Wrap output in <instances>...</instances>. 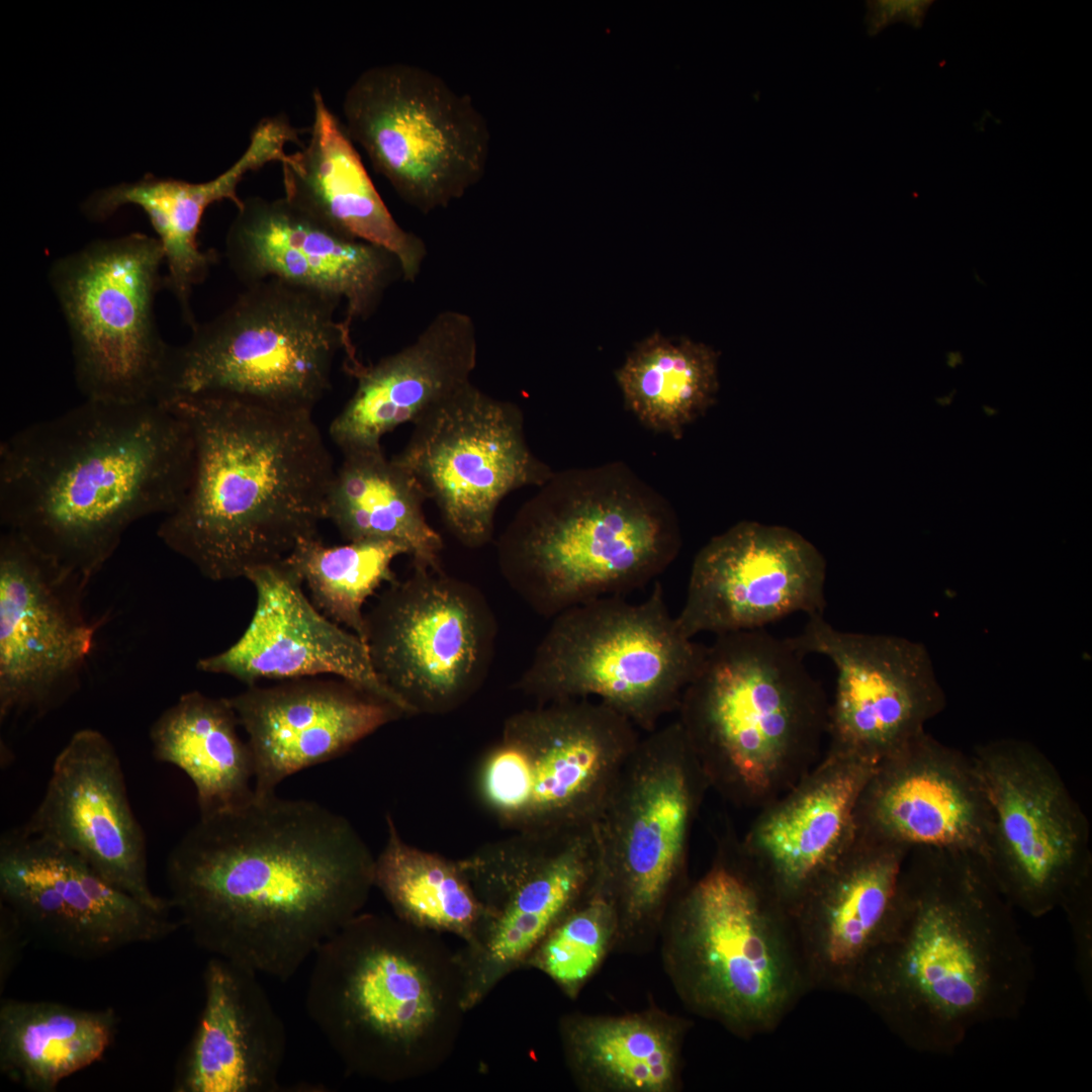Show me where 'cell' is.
Wrapping results in <instances>:
<instances>
[{"mask_svg": "<svg viewBox=\"0 0 1092 1092\" xmlns=\"http://www.w3.org/2000/svg\"><path fill=\"white\" fill-rule=\"evenodd\" d=\"M374 863L344 816L254 792L199 816L177 842L166 862L168 899L201 948L286 981L361 912Z\"/></svg>", "mask_w": 1092, "mask_h": 1092, "instance_id": "6da1fadb", "label": "cell"}, {"mask_svg": "<svg viewBox=\"0 0 1092 1092\" xmlns=\"http://www.w3.org/2000/svg\"><path fill=\"white\" fill-rule=\"evenodd\" d=\"M1033 979L1013 907L984 860L915 847L850 995L910 1049L949 1055L975 1027L1016 1018Z\"/></svg>", "mask_w": 1092, "mask_h": 1092, "instance_id": "7a4b0ae2", "label": "cell"}, {"mask_svg": "<svg viewBox=\"0 0 1092 1092\" xmlns=\"http://www.w3.org/2000/svg\"><path fill=\"white\" fill-rule=\"evenodd\" d=\"M193 455L167 403L85 399L1 443V526L90 582L134 523L179 504Z\"/></svg>", "mask_w": 1092, "mask_h": 1092, "instance_id": "3957f363", "label": "cell"}, {"mask_svg": "<svg viewBox=\"0 0 1092 1092\" xmlns=\"http://www.w3.org/2000/svg\"><path fill=\"white\" fill-rule=\"evenodd\" d=\"M193 467L160 540L212 581L245 578L317 536L335 472L313 411L229 394H177Z\"/></svg>", "mask_w": 1092, "mask_h": 1092, "instance_id": "277c9868", "label": "cell"}, {"mask_svg": "<svg viewBox=\"0 0 1092 1092\" xmlns=\"http://www.w3.org/2000/svg\"><path fill=\"white\" fill-rule=\"evenodd\" d=\"M312 957L306 1011L348 1072L400 1083L452 1057L464 979L440 933L360 912Z\"/></svg>", "mask_w": 1092, "mask_h": 1092, "instance_id": "5b68a950", "label": "cell"}, {"mask_svg": "<svg viewBox=\"0 0 1092 1092\" xmlns=\"http://www.w3.org/2000/svg\"><path fill=\"white\" fill-rule=\"evenodd\" d=\"M681 529L671 504L623 462L553 474L497 543L498 564L535 613L631 594L675 560Z\"/></svg>", "mask_w": 1092, "mask_h": 1092, "instance_id": "8992f818", "label": "cell"}, {"mask_svg": "<svg viewBox=\"0 0 1092 1092\" xmlns=\"http://www.w3.org/2000/svg\"><path fill=\"white\" fill-rule=\"evenodd\" d=\"M787 638L716 635L686 687L676 721L710 790L761 809L821 759L829 700Z\"/></svg>", "mask_w": 1092, "mask_h": 1092, "instance_id": "52a82bcc", "label": "cell"}, {"mask_svg": "<svg viewBox=\"0 0 1092 1092\" xmlns=\"http://www.w3.org/2000/svg\"><path fill=\"white\" fill-rule=\"evenodd\" d=\"M662 926L663 966L679 999L736 1036L771 1033L812 991L790 911L731 833Z\"/></svg>", "mask_w": 1092, "mask_h": 1092, "instance_id": "ba28073f", "label": "cell"}, {"mask_svg": "<svg viewBox=\"0 0 1092 1092\" xmlns=\"http://www.w3.org/2000/svg\"><path fill=\"white\" fill-rule=\"evenodd\" d=\"M341 301L270 278L249 286L214 318L173 347L170 396L217 393L312 410L331 387L335 358L351 374L363 363Z\"/></svg>", "mask_w": 1092, "mask_h": 1092, "instance_id": "9c48e42d", "label": "cell"}, {"mask_svg": "<svg viewBox=\"0 0 1092 1092\" xmlns=\"http://www.w3.org/2000/svg\"><path fill=\"white\" fill-rule=\"evenodd\" d=\"M552 619L516 688L537 704L599 701L646 732L676 711L706 653L681 632L658 581L640 603L604 597Z\"/></svg>", "mask_w": 1092, "mask_h": 1092, "instance_id": "30bf717a", "label": "cell"}, {"mask_svg": "<svg viewBox=\"0 0 1092 1092\" xmlns=\"http://www.w3.org/2000/svg\"><path fill=\"white\" fill-rule=\"evenodd\" d=\"M991 810L985 864L1012 905L1067 915L1076 961L1092 960L1090 826L1060 772L1032 743L1001 738L971 755Z\"/></svg>", "mask_w": 1092, "mask_h": 1092, "instance_id": "8fae6325", "label": "cell"}, {"mask_svg": "<svg viewBox=\"0 0 1092 1092\" xmlns=\"http://www.w3.org/2000/svg\"><path fill=\"white\" fill-rule=\"evenodd\" d=\"M626 717L592 699L537 704L510 716L480 764L482 803L511 832L596 824L640 739Z\"/></svg>", "mask_w": 1092, "mask_h": 1092, "instance_id": "7c38bea8", "label": "cell"}, {"mask_svg": "<svg viewBox=\"0 0 1092 1092\" xmlns=\"http://www.w3.org/2000/svg\"><path fill=\"white\" fill-rule=\"evenodd\" d=\"M708 791L676 719L640 737L596 822L618 943L661 928L688 886L692 831Z\"/></svg>", "mask_w": 1092, "mask_h": 1092, "instance_id": "4fadbf2b", "label": "cell"}, {"mask_svg": "<svg viewBox=\"0 0 1092 1092\" xmlns=\"http://www.w3.org/2000/svg\"><path fill=\"white\" fill-rule=\"evenodd\" d=\"M160 241L133 233L97 240L57 259L50 282L72 341L85 399L163 402L173 347L159 333L155 299L165 287Z\"/></svg>", "mask_w": 1092, "mask_h": 1092, "instance_id": "5bb4252c", "label": "cell"}, {"mask_svg": "<svg viewBox=\"0 0 1092 1092\" xmlns=\"http://www.w3.org/2000/svg\"><path fill=\"white\" fill-rule=\"evenodd\" d=\"M344 126L399 197L423 213L447 207L483 176L490 135L467 95L436 74L393 63L347 89Z\"/></svg>", "mask_w": 1092, "mask_h": 1092, "instance_id": "9a60e30c", "label": "cell"}, {"mask_svg": "<svg viewBox=\"0 0 1092 1092\" xmlns=\"http://www.w3.org/2000/svg\"><path fill=\"white\" fill-rule=\"evenodd\" d=\"M480 905L472 936L457 950L470 1011L524 968L550 929L601 878L596 824L512 832L458 859Z\"/></svg>", "mask_w": 1092, "mask_h": 1092, "instance_id": "2e32d148", "label": "cell"}, {"mask_svg": "<svg viewBox=\"0 0 1092 1092\" xmlns=\"http://www.w3.org/2000/svg\"><path fill=\"white\" fill-rule=\"evenodd\" d=\"M495 636L492 610L474 585L419 564L365 613L374 670L410 715L466 703L486 678Z\"/></svg>", "mask_w": 1092, "mask_h": 1092, "instance_id": "e0dca14e", "label": "cell"}, {"mask_svg": "<svg viewBox=\"0 0 1092 1092\" xmlns=\"http://www.w3.org/2000/svg\"><path fill=\"white\" fill-rule=\"evenodd\" d=\"M392 457L421 482L464 546L490 542L502 500L554 471L530 450L520 407L469 382L423 416Z\"/></svg>", "mask_w": 1092, "mask_h": 1092, "instance_id": "ac0fdd59", "label": "cell"}, {"mask_svg": "<svg viewBox=\"0 0 1092 1092\" xmlns=\"http://www.w3.org/2000/svg\"><path fill=\"white\" fill-rule=\"evenodd\" d=\"M89 582L14 532L0 535V721L38 719L80 688L99 623Z\"/></svg>", "mask_w": 1092, "mask_h": 1092, "instance_id": "d6986e66", "label": "cell"}, {"mask_svg": "<svg viewBox=\"0 0 1092 1092\" xmlns=\"http://www.w3.org/2000/svg\"><path fill=\"white\" fill-rule=\"evenodd\" d=\"M0 897L29 938L78 959L157 941L181 925L23 825L1 837Z\"/></svg>", "mask_w": 1092, "mask_h": 1092, "instance_id": "ffe728a7", "label": "cell"}, {"mask_svg": "<svg viewBox=\"0 0 1092 1092\" xmlns=\"http://www.w3.org/2000/svg\"><path fill=\"white\" fill-rule=\"evenodd\" d=\"M787 640L804 656L824 655L836 669L828 749L878 762L925 732L945 706L930 655L919 642L842 631L818 614Z\"/></svg>", "mask_w": 1092, "mask_h": 1092, "instance_id": "44dd1931", "label": "cell"}, {"mask_svg": "<svg viewBox=\"0 0 1092 1092\" xmlns=\"http://www.w3.org/2000/svg\"><path fill=\"white\" fill-rule=\"evenodd\" d=\"M826 561L797 531L741 521L697 553L676 622L689 638L760 629L795 613L823 615Z\"/></svg>", "mask_w": 1092, "mask_h": 1092, "instance_id": "7402d4cb", "label": "cell"}, {"mask_svg": "<svg viewBox=\"0 0 1092 1092\" xmlns=\"http://www.w3.org/2000/svg\"><path fill=\"white\" fill-rule=\"evenodd\" d=\"M237 209L225 255L245 286L275 278L332 296L345 302L343 321L352 328L402 279L390 252L337 233L285 197H247Z\"/></svg>", "mask_w": 1092, "mask_h": 1092, "instance_id": "603a6c76", "label": "cell"}, {"mask_svg": "<svg viewBox=\"0 0 1092 1092\" xmlns=\"http://www.w3.org/2000/svg\"><path fill=\"white\" fill-rule=\"evenodd\" d=\"M23 827L74 852L151 908H173L150 887L145 835L129 804L119 757L101 732L85 728L72 735Z\"/></svg>", "mask_w": 1092, "mask_h": 1092, "instance_id": "cb8c5ba5", "label": "cell"}, {"mask_svg": "<svg viewBox=\"0 0 1092 1092\" xmlns=\"http://www.w3.org/2000/svg\"><path fill=\"white\" fill-rule=\"evenodd\" d=\"M256 605L249 625L226 649L197 661V669L248 686L261 679L332 675L393 704H404L381 681L365 642L316 608L297 570L284 558L252 569Z\"/></svg>", "mask_w": 1092, "mask_h": 1092, "instance_id": "d4e9b609", "label": "cell"}, {"mask_svg": "<svg viewBox=\"0 0 1092 1092\" xmlns=\"http://www.w3.org/2000/svg\"><path fill=\"white\" fill-rule=\"evenodd\" d=\"M856 830L915 847L974 853L985 860L987 794L972 756L923 732L879 760L856 805Z\"/></svg>", "mask_w": 1092, "mask_h": 1092, "instance_id": "484cf974", "label": "cell"}, {"mask_svg": "<svg viewBox=\"0 0 1092 1092\" xmlns=\"http://www.w3.org/2000/svg\"><path fill=\"white\" fill-rule=\"evenodd\" d=\"M254 759V792L275 793L291 775L339 756L404 716L393 704L332 676L249 686L229 697Z\"/></svg>", "mask_w": 1092, "mask_h": 1092, "instance_id": "4316f807", "label": "cell"}, {"mask_svg": "<svg viewBox=\"0 0 1092 1092\" xmlns=\"http://www.w3.org/2000/svg\"><path fill=\"white\" fill-rule=\"evenodd\" d=\"M910 848L856 831L791 911L812 991L851 994L893 913Z\"/></svg>", "mask_w": 1092, "mask_h": 1092, "instance_id": "83f0119b", "label": "cell"}, {"mask_svg": "<svg viewBox=\"0 0 1092 1092\" xmlns=\"http://www.w3.org/2000/svg\"><path fill=\"white\" fill-rule=\"evenodd\" d=\"M876 764L827 749L794 787L758 810L740 838L745 857L790 913L853 840L856 805Z\"/></svg>", "mask_w": 1092, "mask_h": 1092, "instance_id": "f1b7e54d", "label": "cell"}, {"mask_svg": "<svg viewBox=\"0 0 1092 1092\" xmlns=\"http://www.w3.org/2000/svg\"><path fill=\"white\" fill-rule=\"evenodd\" d=\"M297 141L298 131L288 117L282 114L264 117L251 132L244 153L215 178L192 183L147 174L135 182L93 192L82 209L95 221L109 218L127 204L146 212L164 251L168 270L165 288L172 292L183 322L192 329L197 324L191 307L193 290L206 279L217 261L215 251H202L198 243L204 211L225 199L238 208L243 199L237 191L244 177L271 162L282 163L288 155L286 146Z\"/></svg>", "mask_w": 1092, "mask_h": 1092, "instance_id": "f546056e", "label": "cell"}, {"mask_svg": "<svg viewBox=\"0 0 1092 1092\" xmlns=\"http://www.w3.org/2000/svg\"><path fill=\"white\" fill-rule=\"evenodd\" d=\"M478 339L472 317L439 312L418 337L352 374L354 393L330 425V437L346 451L381 446L382 437L423 416L471 382Z\"/></svg>", "mask_w": 1092, "mask_h": 1092, "instance_id": "4dcf8cb0", "label": "cell"}, {"mask_svg": "<svg viewBox=\"0 0 1092 1092\" xmlns=\"http://www.w3.org/2000/svg\"><path fill=\"white\" fill-rule=\"evenodd\" d=\"M257 975L217 957L207 962L204 1005L179 1064L175 1091L280 1090L286 1030Z\"/></svg>", "mask_w": 1092, "mask_h": 1092, "instance_id": "1f68e13d", "label": "cell"}, {"mask_svg": "<svg viewBox=\"0 0 1092 1092\" xmlns=\"http://www.w3.org/2000/svg\"><path fill=\"white\" fill-rule=\"evenodd\" d=\"M312 104L308 143L281 163L284 197L337 233L387 250L397 258L402 279L415 282L427 257L425 242L393 218L317 88Z\"/></svg>", "mask_w": 1092, "mask_h": 1092, "instance_id": "d6a6232c", "label": "cell"}, {"mask_svg": "<svg viewBox=\"0 0 1092 1092\" xmlns=\"http://www.w3.org/2000/svg\"><path fill=\"white\" fill-rule=\"evenodd\" d=\"M690 1022L657 1008L620 1015L569 1013L558 1023L565 1065L585 1092H674Z\"/></svg>", "mask_w": 1092, "mask_h": 1092, "instance_id": "836d02e7", "label": "cell"}, {"mask_svg": "<svg viewBox=\"0 0 1092 1092\" xmlns=\"http://www.w3.org/2000/svg\"><path fill=\"white\" fill-rule=\"evenodd\" d=\"M326 500V520L347 542L390 540L419 564L440 571L441 536L426 520L429 496L418 478L382 447L342 451Z\"/></svg>", "mask_w": 1092, "mask_h": 1092, "instance_id": "e575fe53", "label": "cell"}, {"mask_svg": "<svg viewBox=\"0 0 1092 1092\" xmlns=\"http://www.w3.org/2000/svg\"><path fill=\"white\" fill-rule=\"evenodd\" d=\"M229 698L185 693L152 724L157 760L191 780L200 816L233 809L254 795V759Z\"/></svg>", "mask_w": 1092, "mask_h": 1092, "instance_id": "d590c367", "label": "cell"}, {"mask_svg": "<svg viewBox=\"0 0 1092 1092\" xmlns=\"http://www.w3.org/2000/svg\"><path fill=\"white\" fill-rule=\"evenodd\" d=\"M116 1023L110 1008L2 1000L0 1071L28 1090L53 1092L64 1079L102 1058Z\"/></svg>", "mask_w": 1092, "mask_h": 1092, "instance_id": "8d00e7d4", "label": "cell"}, {"mask_svg": "<svg viewBox=\"0 0 1092 1092\" xmlns=\"http://www.w3.org/2000/svg\"><path fill=\"white\" fill-rule=\"evenodd\" d=\"M626 407L648 430L680 439L715 402L718 354L702 343L654 333L616 371Z\"/></svg>", "mask_w": 1092, "mask_h": 1092, "instance_id": "74e56055", "label": "cell"}, {"mask_svg": "<svg viewBox=\"0 0 1092 1092\" xmlns=\"http://www.w3.org/2000/svg\"><path fill=\"white\" fill-rule=\"evenodd\" d=\"M387 838L375 857L374 887L393 915L415 927L467 941L481 910L459 860L406 842L386 816Z\"/></svg>", "mask_w": 1092, "mask_h": 1092, "instance_id": "f35d334b", "label": "cell"}, {"mask_svg": "<svg viewBox=\"0 0 1092 1092\" xmlns=\"http://www.w3.org/2000/svg\"><path fill=\"white\" fill-rule=\"evenodd\" d=\"M408 548L390 540H361L326 546L317 536L298 542L285 559L300 574L311 601L327 617L364 641L367 600L393 582L391 564Z\"/></svg>", "mask_w": 1092, "mask_h": 1092, "instance_id": "ab89813d", "label": "cell"}, {"mask_svg": "<svg viewBox=\"0 0 1092 1092\" xmlns=\"http://www.w3.org/2000/svg\"><path fill=\"white\" fill-rule=\"evenodd\" d=\"M618 939L617 909L599 883L550 929L524 968L543 973L574 1000Z\"/></svg>", "mask_w": 1092, "mask_h": 1092, "instance_id": "60d3db41", "label": "cell"}, {"mask_svg": "<svg viewBox=\"0 0 1092 1092\" xmlns=\"http://www.w3.org/2000/svg\"><path fill=\"white\" fill-rule=\"evenodd\" d=\"M928 0H873L867 1L864 23L869 35L874 36L887 26L905 22L918 28L930 8Z\"/></svg>", "mask_w": 1092, "mask_h": 1092, "instance_id": "b9f144b4", "label": "cell"}, {"mask_svg": "<svg viewBox=\"0 0 1092 1092\" xmlns=\"http://www.w3.org/2000/svg\"><path fill=\"white\" fill-rule=\"evenodd\" d=\"M0 912V989L3 992L29 937L16 915L2 903Z\"/></svg>", "mask_w": 1092, "mask_h": 1092, "instance_id": "7bdbcfd3", "label": "cell"}]
</instances>
